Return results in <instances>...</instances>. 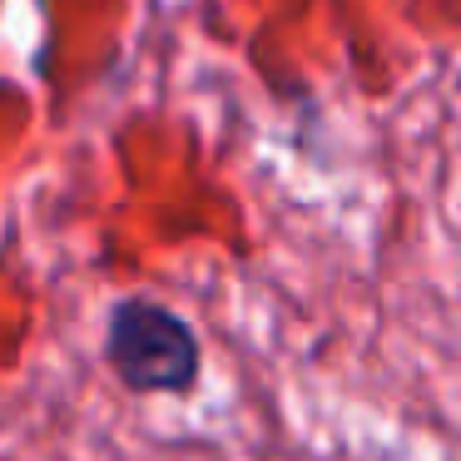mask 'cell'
<instances>
[{
    "mask_svg": "<svg viewBox=\"0 0 461 461\" xmlns=\"http://www.w3.org/2000/svg\"><path fill=\"white\" fill-rule=\"evenodd\" d=\"M110 367L134 392H184L199 377V338L179 312L130 298L110 318Z\"/></svg>",
    "mask_w": 461,
    "mask_h": 461,
    "instance_id": "6da1fadb",
    "label": "cell"
}]
</instances>
